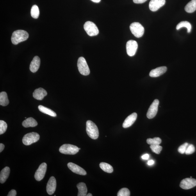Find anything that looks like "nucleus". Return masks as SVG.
Segmentation results:
<instances>
[{
	"label": "nucleus",
	"mask_w": 196,
	"mask_h": 196,
	"mask_svg": "<svg viewBox=\"0 0 196 196\" xmlns=\"http://www.w3.org/2000/svg\"><path fill=\"white\" fill-rule=\"evenodd\" d=\"M10 168L8 167H6L2 169L0 174V182L3 183L8 179L10 174Z\"/></svg>",
	"instance_id": "obj_19"
},
{
	"label": "nucleus",
	"mask_w": 196,
	"mask_h": 196,
	"mask_svg": "<svg viewBox=\"0 0 196 196\" xmlns=\"http://www.w3.org/2000/svg\"><path fill=\"white\" fill-rule=\"evenodd\" d=\"M67 166L68 168L72 172L76 174L82 175H85L86 174L85 170L76 164L70 162L68 163Z\"/></svg>",
	"instance_id": "obj_13"
},
{
	"label": "nucleus",
	"mask_w": 196,
	"mask_h": 196,
	"mask_svg": "<svg viewBox=\"0 0 196 196\" xmlns=\"http://www.w3.org/2000/svg\"><path fill=\"white\" fill-rule=\"evenodd\" d=\"M137 115L136 113H133L128 116L125 120L122 125V126L124 128H127L132 126L135 122Z\"/></svg>",
	"instance_id": "obj_15"
},
{
	"label": "nucleus",
	"mask_w": 196,
	"mask_h": 196,
	"mask_svg": "<svg viewBox=\"0 0 196 196\" xmlns=\"http://www.w3.org/2000/svg\"><path fill=\"white\" fill-rule=\"evenodd\" d=\"M40 59L38 56H35L32 61L29 69L30 71L33 73L37 72L40 67Z\"/></svg>",
	"instance_id": "obj_18"
},
{
	"label": "nucleus",
	"mask_w": 196,
	"mask_h": 196,
	"mask_svg": "<svg viewBox=\"0 0 196 196\" xmlns=\"http://www.w3.org/2000/svg\"><path fill=\"white\" fill-rule=\"evenodd\" d=\"M47 95V91L42 88H39L34 90L33 96L35 99L42 100Z\"/></svg>",
	"instance_id": "obj_17"
},
{
	"label": "nucleus",
	"mask_w": 196,
	"mask_h": 196,
	"mask_svg": "<svg viewBox=\"0 0 196 196\" xmlns=\"http://www.w3.org/2000/svg\"><path fill=\"white\" fill-rule=\"evenodd\" d=\"M77 187L78 189V196H85L87 195V188L86 184L83 182H80L77 185Z\"/></svg>",
	"instance_id": "obj_20"
},
{
	"label": "nucleus",
	"mask_w": 196,
	"mask_h": 196,
	"mask_svg": "<svg viewBox=\"0 0 196 196\" xmlns=\"http://www.w3.org/2000/svg\"><path fill=\"white\" fill-rule=\"evenodd\" d=\"M56 187V180L54 177L49 178L47 185V191L49 195L53 194L55 192Z\"/></svg>",
	"instance_id": "obj_14"
},
{
	"label": "nucleus",
	"mask_w": 196,
	"mask_h": 196,
	"mask_svg": "<svg viewBox=\"0 0 196 196\" xmlns=\"http://www.w3.org/2000/svg\"><path fill=\"white\" fill-rule=\"evenodd\" d=\"M47 168V165L45 163L41 164L35 174V178L36 181H39L44 178Z\"/></svg>",
	"instance_id": "obj_10"
},
{
	"label": "nucleus",
	"mask_w": 196,
	"mask_h": 196,
	"mask_svg": "<svg viewBox=\"0 0 196 196\" xmlns=\"http://www.w3.org/2000/svg\"><path fill=\"white\" fill-rule=\"evenodd\" d=\"M79 148L76 146L74 145L65 144L63 145L59 148V152L61 153L68 155H74L79 152Z\"/></svg>",
	"instance_id": "obj_3"
},
{
	"label": "nucleus",
	"mask_w": 196,
	"mask_h": 196,
	"mask_svg": "<svg viewBox=\"0 0 196 196\" xmlns=\"http://www.w3.org/2000/svg\"><path fill=\"white\" fill-rule=\"evenodd\" d=\"M165 0H151L149 4L150 10L155 12L165 5Z\"/></svg>",
	"instance_id": "obj_12"
},
{
	"label": "nucleus",
	"mask_w": 196,
	"mask_h": 196,
	"mask_svg": "<svg viewBox=\"0 0 196 196\" xmlns=\"http://www.w3.org/2000/svg\"><path fill=\"white\" fill-rule=\"evenodd\" d=\"M142 158L143 159H144V160H147L149 158V154H145L143 155L142 157Z\"/></svg>",
	"instance_id": "obj_36"
},
{
	"label": "nucleus",
	"mask_w": 196,
	"mask_h": 196,
	"mask_svg": "<svg viewBox=\"0 0 196 196\" xmlns=\"http://www.w3.org/2000/svg\"><path fill=\"white\" fill-rule=\"evenodd\" d=\"M118 196H130V192L128 188H122L118 191Z\"/></svg>",
	"instance_id": "obj_29"
},
{
	"label": "nucleus",
	"mask_w": 196,
	"mask_h": 196,
	"mask_svg": "<svg viewBox=\"0 0 196 196\" xmlns=\"http://www.w3.org/2000/svg\"><path fill=\"white\" fill-rule=\"evenodd\" d=\"M196 186V179L192 178H187L182 180L180 184L181 188L188 190Z\"/></svg>",
	"instance_id": "obj_11"
},
{
	"label": "nucleus",
	"mask_w": 196,
	"mask_h": 196,
	"mask_svg": "<svg viewBox=\"0 0 196 196\" xmlns=\"http://www.w3.org/2000/svg\"><path fill=\"white\" fill-rule=\"evenodd\" d=\"M31 17L34 19H38L39 17L40 11L38 7L36 5H34L32 7L31 11Z\"/></svg>",
	"instance_id": "obj_27"
},
{
	"label": "nucleus",
	"mask_w": 196,
	"mask_h": 196,
	"mask_svg": "<svg viewBox=\"0 0 196 196\" xmlns=\"http://www.w3.org/2000/svg\"><path fill=\"white\" fill-rule=\"evenodd\" d=\"M29 37L27 31L23 30H18L13 32L11 37L13 44L17 45L20 42L26 40Z\"/></svg>",
	"instance_id": "obj_1"
},
{
	"label": "nucleus",
	"mask_w": 196,
	"mask_h": 196,
	"mask_svg": "<svg viewBox=\"0 0 196 196\" xmlns=\"http://www.w3.org/2000/svg\"><path fill=\"white\" fill-rule=\"evenodd\" d=\"M159 101L158 100H155L150 106L147 113V117L149 119H152L157 115L158 111Z\"/></svg>",
	"instance_id": "obj_8"
},
{
	"label": "nucleus",
	"mask_w": 196,
	"mask_h": 196,
	"mask_svg": "<svg viewBox=\"0 0 196 196\" xmlns=\"http://www.w3.org/2000/svg\"><path fill=\"white\" fill-rule=\"evenodd\" d=\"M147 1V0H133L134 3L137 4L143 3Z\"/></svg>",
	"instance_id": "obj_35"
},
{
	"label": "nucleus",
	"mask_w": 196,
	"mask_h": 196,
	"mask_svg": "<svg viewBox=\"0 0 196 196\" xmlns=\"http://www.w3.org/2000/svg\"><path fill=\"white\" fill-rule=\"evenodd\" d=\"M167 68L163 66L152 70L150 72L149 76L152 77H158L162 75L167 71Z\"/></svg>",
	"instance_id": "obj_16"
},
{
	"label": "nucleus",
	"mask_w": 196,
	"mask_h": 196,
	"mask_svg": "<svg viewBox=\"0 0 196 196\" xmlns=\"http://www.w3.org/2000/svg\"><path fill=\"white\" fill-rule=\"evenodd\" d=\"M188 145V143L186 142L184 143L183 144L180 146L178 149L179 152L181 154L185 153L187 148Z\"/></svg>",
	"instance_id": "obj_33"
},
{
	"label": "nucleus",
	"mask_w": 196,
	"mask_h": 196,
	"mask_svg": "<svg viewBox=\"0 0 196 196\" xmlns=\"http://www.w3.org/2000/svg\"><path fill=\"white\" fill-rule=\"evenodd\" d=\"M87 196H92V194H91L90 193H89L88 194L86 195Z\"/></svg>",
	"instance_id": "obj_40"
},
{
	"label": "nucleus",
	"mask_w": 196,
	"mask_h": 196,
	"mask_svg": "<svg viewBox=\"0 0 196 196\" xmlns=\"http://www.w3.org/2000/svg\"><path fill=\"white\" fill-rule=\"evenodd\" d=\"M77 67L79 72L81 75L84 76H88L90 74V68L85 59L83 57L79 58L77 61Z\"/></svg>",
	"instance_id": "obj_4"
},
{
	"label": "nucleus",
	"mask_w": 196,
	"mask_h": 196,
	"mask_svg": "<svg viewBox=\"0 0 196 196\" xmlns=\"http://www.w3.org/2000/svg\"><path fill=\"white\" fill-rule=\"evenodd\" d=\"M86 131L88 136L93 140H96L99 137V129L96 125L91 121L88 120L86 122Z\"/></svg>",
	"instance_id": "obj_2"
},
{
	"label": "nucleus",
	"mask_w": 196,
	"mask_h": 196,
	"mask_svg": "<svg viewBox=\"0 0 196 196\" xmlns=\"http://www.w3.org/2000/svg\"><path fill=\"white\" fill-rule=\"evenodd\" d=\"M8 128V125L4 121H0V134H3L7 130Z\"/></svg>",
	"instance_id": "obj_31"
},
{
	"label": "nucleus",
	"mask_w": 196,
	"mask_h": 196,
	"mask_svg": "<svg viewBox=\"0 0 196 196\" xmlns=\"http://www.w3.org/2000/svg\"><path fill=\"white\" fill-rule=\"evenodd\" d=\"M40 136L35 132L27 133L23 138V143L25 145H29L36 142L39 140Z\"/></svg>",
	"instance_id": "obj_6"
},
{
	"label": "nucleus",
	"mask_w": 196,
	"mask_h": 196,
	"mask_svg": "<svg viewBox=\"0 0 196 196\" xmlns=\"http://www.w3.org/2000/svg\"><path fill=\"white\" fill-rule=\"evenodd\" d=\"M4 148V145L3 143H1L0 144V152L3 151Z\"/></svg>",
	"instance_id": "obj_38"
},
{
	"label": "nucleus",
	"mask_w": 196,
	"mask_h": 196,
	"mask_svg": "<svg viewBox=\"0 0 196 196\" xmlns=\"http://www.w3.org/2000/svg\"><path fill=\"white\" fill-rule=\"evenodd\" d=\"M84 30L90 36H96L99 33V29L94 23L90 21L85 22L84 26Z\"/></svg>",
	"instance_id": "obj_7"
},
{
	"label": "nucleus",
	"mask_w": 196,
	"mask_h": 196,
	"mask_svg": "<svg viewBox=\"0 0 196 196\" xmlns=\"http://www.w3.org/2000/svg\"><path fill=\"white\" fill-rule=\"evenodd\" d=\"M185 27L188 29V33H190L191 29V24L187 21L181 22L177 25L176 29L177 30H179L182 27Z\"/></svg>",
	"instance_id": "obj_26"
},
{
	"label": "nucleus",
	"mask_w": 196,
	"mask_h": 196,
	"mask_svg": "<svg viewBox=\"0 0 196 196\" xmlns=\"http://www.w3.org/2000/svg\"><path fill=\"white\" fill-rule=\"evenodd\" d=\"M100 167L104 172L106 173H111L113 171L112 166L106 163L101 162L100 163Z\"/></svg>",
	"instance_id": "obj_25"
},
{
	"label": "nucleus",
	"mask_w": 196,
	"mask_h": 196,
	"mask_svg": "<svg viewBox=\"0 0 196 196\" xmlns=\"http://www.w3.org/2000/svg\"><path fill=\"white\" fill-rule=\"evenodd\" d=\"M154 163V161L153 160H150L148 161L147 165L149 166L153 165Z\"/></svg>",
	"instance_id": "obj_37"
},
{
	"label": "nucleus",
	"mask_w": 196,
	"mask_h": 196,
	"mask_svg": "<svg viewBox=\"0 0 196 196\" xmlns=\"http://www.w3.org/2000/svg\"><path fill=\"white\" fill-rule=\"evenodd\" d=\"M38 109L41 112L51 116L52 117H55L57 116L55 112H54L51 109L47 108L46 107L40 105L39 106Z\"/></svg>",
	"instance_id": "obj_22"
},
{
	"label": "nucleus",
	"mask_w": 196,
	"mask_h": 196,
	"mask_svg": "<svg viewBox=\"0 0 196 196\" xmlns=\"http://www.w3.org/2000/svg\"><path fill=\"white\" fill-rule=\"evenodd\" d=\"M150 148L152 152L157 154H160L162 149V147L159 145H150Z\"/></svg>",
	"instance_id": "obj_30"
},
{
	"label": "nucleus",
	"mask_w": 196,
	"mask_h": 196,
	"mask_svg": "<svg viewBox=\"0 0 196 196\" xmlns=\"http://www.w3.org/2000/svg\"><path fill=\"white\" fill-rule=\"evenodd\" d=\"M185 10L188 13H193L196 10V0H192L185 6Z\"/></svg>",
	"instance_id": "obj_23"
},
{
	"label": "nucleus",
	"mask_w": 196,
	"mask_h": 196,
	"mask_svg": "<svg viewBox=\"0 0 196 196\" xmlns=\"http://www.w3.org/2000/svg\"><path fill=\"white\" fill-rule=\"evenodd\" d=\"M17 191L15 190H11L8 193V196H16L17 195Z\"/></svg>",
	"instance_id": "obj_34"
},
{
	"label": "nucleus",
	"mask_w": 196,
	"mask_h": 196,
	"mask_svg": "<svg viewBox=\"0 0 196 196\" xmlns=\"http://www.w3.org/2000/svg\"><path fill=\"white\" fill-rule=\"evenodd\" d=\"M195 151V147L193 145H188L187 148L185 153L187 155L192 154Z\"/></svg>",
	"instance_id": "obj_32"
},
{
	"label": "nucleus",
	"mask_w": 196,
	"mask_h": 196,
	"mask_svg": "<svg viewBox=\"0 0 196 196\" xmlns=\"http://www.w3.org/2000/svg\"><path fill=\"white\" fill-rule=\"evenodd\" d=\"M90 1L93 2H95V3H99V2L101 1V0H90Z\"/></svg>",
	"instance_id": "obj_39"
},
{
	"label": "nucleus",
	"mask_w": 196,
	"mask_h": 196,
	"mask_svg": "<svg viewBox=\"0 0 196 196\" xmlns=\"http://www.w3.org/2000/svg\"><path fill=\"white\" fill-rule=\"evenodd\" d=\"M147 143L150 145H159L162 142L160 138L155 137L153 138H148L147 140Z\"/></svg>",
	"instance_id": "obj_28"
},
{
	"label": "nucleus",
	"mask_w": 196,
	"mask_h": 196,
	"mask_svg": "<svg viewBox=\"0 0 196 196\" xmlns=\"http://www.w3.org/2000/svg\"><path fill=\"white\" fill-rule=\"evenodd\" d=\"M38 125V123L32 117L27 118L22 122V125L25 127H34Z\"/></svg>",
	"instance_id": "obj_21"
},
{
	"label": "nucleus",
	"mask_w": 196,
	"mask_h": 196,
	"mask_svg": "<svg viewBox=\"0 0 196 196\" xmlns=\"http://www.w3.org/2000/svg\"><path fill=\"white\" fill-rule=\"evenodd\" d=\"M138 48V44L135 40H130L127 42L126 49L127 53L130 56L135 55Z\"/></svg>",
	"instance_id": "obj_9"
},
{
	"label": "nucleus",
	"mask_w": 196,
	"mask_h": 196,
	"mask_svg": "<svg viewBox=\"0 0 196 196\" xmlns=\"http://www.w3.org/2000/svg\"><path fill=\"white\" fill-rule=\"evenodd\" d=\"M9 103V101L8 95L5 92L0 93V105L2 106H8Z\"/></svg>",
	"instance_id": "obj_24"
},
{
	"label": "nucleus",
	"mask_w": 196,
	"mask_h": 196,
	"mask_svg": "<svg viewBox=\"0 0 196 196\" xmlns=\"http://www.w3.org/2000/svg\"><path fill=\"white\" fill-rule=\"evenodd\" d=\"M130 29L132 34L137 38L142 37L144 33V27L138 22H134L131 24Z\"/></svg>",
	"instance_id": "obj_5"
}]
</instances>
